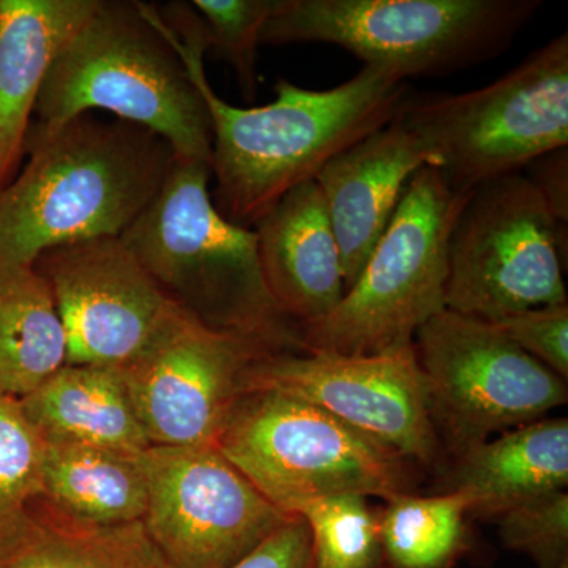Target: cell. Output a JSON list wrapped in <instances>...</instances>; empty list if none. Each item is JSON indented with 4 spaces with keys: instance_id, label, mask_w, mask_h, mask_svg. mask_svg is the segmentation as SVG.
<instances>
[{
    "instance_id": "cell-8",
    "label": "cell",
    "mask_w": 568,
    "mask_h": 568,
    "mask_svg": "<svg viewBox=\"0 0 568 568\" xmlns=\"http://www.w3.org/2000/svg\"><path fill=\"white\" fill-rule=\"evenodd\" d=\"M216 450L287 515L315 497L407 495L413 465L320 407L274 390L235 403Z\"/></svg>"
},
{
    "instance_id": "cell-2",
    "label": "cell",
    "mask_w": 568,
    "mask_h": 568,
    "mask_svg": "<svg viewBox=\"0 0 568 568\" xmlns=\"http://www.w3.org/2000/svg\"><path fill=\"white\" fill-rule=\"evenodd\" d=\"M28 163L0 189V272L32 267L54 246L121 237L159 196L173 148L121 119L84 112L32 122Z\"/></svg>"
},
{
    "instance_id": "cell-28",
    "label": "cell",
    "mask_w": 568,
    "mask_h": 568,
    "mask_svg": "<svg viewBox=\"0 0 568 568\" xmlns=\"http://www.w3.org/2000/svg\"><path fill=\"white\" fill-rule=\"evenodd\" d=\"M519 349L568 377V304L538 306L493 323Z\"/></svg>"
},
{
    "instance_id": "cell-7",
    "label": "cell",
    "mask_w": 568,
    "mask_h": 568,
    "mask_svg": "<svg viewBox=\"0 0 568 568\" xmlns=\"http://www.w3.org/2000/svg\"><path fill=\"white\" fill-rule=\"evenodd\" d=\"M470 194L447 189L435 168L418 170L353 286L320 323L302 328L305 353H384L414 345L446 310L447 246Z\"/></svg>"
},
{
    "instance_id": "cell-1",
    "label": "cell",
    "mask_w": 568,
    "mask_h": 568,
    "mask_svg": "<svg viewBox=\"0 0 568 568\" xmlns=\"http://www.w3.org/2000/svg\"><path fill=\"white\" fill-rule=\"evenodd\" d=\"M155 20L211 114L213 204L227 222L246 230L284 194L315 181L338 153L394 121L409 95L407 81L364 67L327 91L278 80L274 103L233 106L216 95L205 74L207 40L193 3L155 6Z\"/></svg>"
},
{
    "instance_id": "cell-6",
    "label": "cell",
    "mask_w": 568,
    "mask_h": 568,
    "mask_svg": "<svg viewBox=\"0 0 568 568\" xmlns=\"http://www.w3.org/2000/svg\"><path fill=\"white\" fill-rule=\"evenodd\" d=\"M398 115L454 193L523 173L568 148V33L485 88L407 95Z\"/></svg>"
},
{
    "instance_id": "cell-26",
    "label": "cell",
    "mask_w": 568,
    "mask_h": 568,
    "mask_svg": "<svg viewBox=\"0 0 568 568\" xmlns=\"http://www.w3.org/2000/svg\"><path fill=\"white\" fill-rule=\"evenodd\" d=\"M203 18L209 51L230 63L245 102L257 93V50L265 24L287 0H193Z\"/></svg>"
},
{
    "instance_id": "cell-21",
    "label": "cell",
    "mask_w": 568,
    "mask_h": 568,
    "mask_svg": "<svg viewBox=\"0 0 568 568\" xmlns=\"http://www.w3.org/2000/svg\"><path fill=\"white\" fill-rule=\"evenodd\" d=\"M65 365L69 338L43 276L0 272V395L22 399Z\"/></svg>"
},
{
    "instance_id": "cell-4",
    "label": "cell",
    "mask_w": 568,
    "mask_h": 568,
    "mask_svg": "<svg viewBox=\"0 0 568 568\" xmlns=\"http://www.w3.org/2000/svg\"><path fill=\"white\" fill-rule=\"evenodd\" d=\"M212 166L175 159L159 196L121 235L164 293L213 331L305 353L302 331L265 286L253 230L227 222L209 192Z\"/></svg>"
},
{
    "instance_id": "cell-5",
    "label": "cell",
    "mask_w": 568,
    "mask_h": 568,
    "mask_svg": "<svg viewBox=\"0 0 568 568\" xmlns=\"http://www.w3.org/2000/svg\"><path fill=\"white\" fill-rule=\"evenodd\" d=\"M541 0H287L261 44L323 43L399 80L439 78L493 61Z\"/></svg>"
},
{
    "instance_id": "cell-3",
    "label": "cell",
    "mask_w": 568,
    "mask_h": 568,
    "mask_svg": "<svg viewBox=\"0 0 568 568\" xmlns=\"http://www.w3.org/2000/svg\"><path fill=\"white\" fill-rule=\"evenodd\" d=\"M97 110L159 134L175 159L212 166L211 114L153 3L100 0L52 63L33 114L55 126Z\"/></svg>"
},
{
    "instance_id": "cell-16",
    "label": "cell",
    "mask_w": 568,
    "mask_h": 568,
    "mask_svg": "<svg viewBox=\"0 0 568 568\" xmlns=\"http://www.w3.org/2000/svg\"><path fill=\"white\" fill-rule=\"evenodd\" d=\"M253 231L276 308L301 331L331 315L346 286L342 254L316 182L284 194Z\"/></svg>"
},
{
    "instance_id": "cell-14",
    "label": "cell",
    "mask_w": 568,
    "mask_h": 568,
    "mask_svg": "<svg viewBox=\"0 0 568 568\" xmlns=\"http://www.w3.org/2000/svg\"><path fill=\"white\" fill-rule=\"evenodd\" d=\"M32 267L58 306L70 365L129 364L182 310L122 237L54 246Z\"/></svg>"
},
{
    "instance_id": "cell-22",
    "label": "cell",
    "mask_w": 568,
    "mask_h": 568,
    "mask_svg": "<svg viewBox=\"0 0 568 568\" xmlns=\"http://www.w3.org/2000/svg\"><path fill=\"white\" fill-rule=\"evenodd\" d=\"M2 568H174L142 521L91 525L61 514L43 499L33 506V528Z\"/></svg>"
},
{
    "instance_id": "cell-18",
    "label": "cell",
    "mask_w": 568,
    "mask_h": 568,
    "mask_svg": "<svg viewBox=\"0 0 568 568\" xmlns=\"http://www.w3.org/2000/svg\"><path fill=\"white\" fill-rule=\"evenodd\" d=\"M567 485L568 420L558 417L508 429L455 458L450 491L469 497V514L499 517Z\"/></svg>"
},
{
    "instance_id": "cell-30",
    "label": "cell",
    "mask_w": 568,
    "mask_h": 568,
    "mask_svg": "<svg viewBox=\"0 0 568 568\" xmlns=\"http://www.w3.org/2000/svg\"><path fill=\"white\" fill-rule=\"evenodd\" d=\"M526 178L544 197L552 219L560 227L568 224V148L538 156L525 168Z\"/></svg>"
},
{
    "instance_id": "cell-15",
    "label": "cell",
    "mask_w": 568,
    "mask_h": 568,
    "mask_svg": "<svg viewBox=\"0 0 568 568\" xmlns=\"http://www.w3.org/2000/svg\"><path fill=\"white\" fill-rule=\"evenodd\" d=\"M425 166V152L396 115L338 153L316 175L342 254L346 290L387 230L407 183Z\"/></svg>"
},
{
    "instance_id": "cell-20",
    "label": "cell",
    "mask_w": 568,
    "mask_h": 568,
    "mask_svg": "<svg viewBox=\"0 0 568 568\" xmlns=\"http://www.w3.org/2000/svg\"><path fill=\"white\" fill-rule=\"evenodd\" d=\"M41 499L91 525L142 521L149 499L144 452L43 439Z\"/></svg>"
},
{
    "instance_id": "cell-27",
    "label": "cell",
    "mask_w": 568,
    "mask_h": 568,
    "mask_svg": "<svg viewBox=\"0 0 568 568\" xmlns=\"http://www.w3.org/2000/svg\"><path fill=\"white\" fill-rule=\"evenodd\" d=\"M497 518L504 545L529 556L538 568H560L568 562L566 489L525 500Z\"/></svg>"
},
{
    "instance_id": "cell-25",
    "label": "cell",
    "mask_w": 568,
    "mask_h": 568,
    "mask_svg": "<svg viewBox=\"0 0 568 568\" xmlns=\"http://www.w3.org/2000/svg\"><path fill=\"white\" fill-rule=\"evenodd\" d=\"M312 538L316 568H376L383 556L379 515L368 497H315L295 508Z\"/></svg>"
},
{
    "instance_id": "cell-19",
    "label": "cell",
    "mask_w": 568,
    "mask_h": 568,
    "mask_svg": "<svg viewBox=\"0 0 568 568\" xmlns=\"http://www.w3.org/2000/svg\"><path fill=\"white\" fill-rule=\"evenodd\" d=\"M20 402L41 439L142 454L151 446L121 366L65 365Z\"/></svg>"
},
{
    "instance_id": "cell-10",
    "label": "cell",
    "mask_w": 568,
    "mask_h": 568,
    "mask_svg": "<svg viewBox=\"0 0 568 568\" xmlns=\"http://www.w3.org/2000/svg\"><path fill=\"white\" fill-rule=\"evenodd\" d=\"M414 345L440 446L454 458L567 403V381L487 321L446 308Z\"/></svg>"
},
{
    "instance_id": "cell-12",
    "label": "cell",
    "mask_w": 568,
    "mask_h": 568,
    "mask_svg": "<svg viewBox=\"0 0 568 568\" xmlns=\"http://www.w3.org/2000/svg\"><path fill=\"white\" fill-rule=\"evenodd\" d=\"M142 525L174 568H231L293 515L284 514L212 446L144 452Z\"/></svg>"
},
{
    "instance_id": "cell-24",
    "label": "cell",
    "mask_w": 568,
    "mask_h": 568,
    "mask_svg": "<svg viewBox=\"0 0 568 568\" xmlns=\"http://www.w3.org/2000/svg\"><path fill=\"white\" fill-rule=\"evenodd\" d=\"M43 439L20 402L0 395V568L24 547L41 497Z\"/></svg>"
},
{
    "instance_id": "cell-29",
    "label": "cell",
    "mask_w": 568,
    "mask_h": 568,
    "mask_svg": "<svg viewBox=\"0 0 568 568\" xmlns=\"http://www.w3.org/2000/svg\"><path fill=\"white\" fill-rule=\"evenodd\" d=\"M231 568H316L304 518L293 515L252 555Z\"/></svg>"
},
{
    "instance_id": "cell-17",
    "label": "cell",
    "mask_w": 568,
    "mask_h": 568,
    "mask_svg": "<svg viewBox=\"0 0 568 568\" xmlns=\"http://www.w3.org/2000/svg\"><path fill=\"white\" fill-rule=\"evenodd\" d=\"M100 0H0V189L24 159L41 85Z\"/></svg>"
},
{
    "instance_id": "cell-11",
    "label": "cell",
    "mask_w": 568,
    "mask_h": 568,
    "mask_svg": "<svg viewBox=\"0 0 568 568\" xmlns=\"http://www.w3.org/2000/svg\"><path fill=\"white\" fill-rule=\"evenodd\" d=\"M250 390H274L320 407L413 466L439 462L443 446L416 345L365 355L274 351L250 368Z\"/></svg>"
},
{
    "instance_id": "cell-23",
    "label": "cell",
    "mask_w": 568,
    "mask_h": 568,
    "mask_svg": "<svg viewBox=\"0 0 568 568\" xmlns=\"http://www.w3.org/2000/svg\"><path fill=\"white\" fill-rule=\"evenodd\" d=\"M469 511V497L462 491L396 496L379 515L383 555L394 568H450L462 551Z\"/></svg>"
},
{
    "instance_id": "cell-9",
    "label": "cell",
    "mask_w": 568,
    "mask_h": 568,
    "mask_svg": "<svg viewBox=\"0 0 568 568\" xmlns=\"http://www.w3.org/2000/svg\"><path fill=\"white\" fill-rule=\"evenodd\" d=\"M567 230L525 173L478 186L448 237L446 308L497 323L567 304Z\"/></svg>"
},
{
    "instance_id": "cell-13",
    "label": "cell",
    "mask_w": 568,
    "mask_h": 568,
    "mask_svg": "<svg viewBox=\"0 0 568 568\" xmlns=\"http://www.w3.org/2000/svg\"><path fill=\"white\" fill-rule=\"evenodd\" d=\"M274 351L252 336L213 331L182 308L151 345L121 366L151 446H215L245 394L250 368Z\"/></svg>"
}]
</instances>
